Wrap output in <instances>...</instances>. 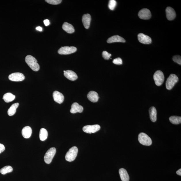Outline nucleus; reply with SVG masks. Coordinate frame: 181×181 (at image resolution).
<instances>
[{"instance_id":"39448f33","label":"nucleus","mask_w":181,"mask_h":181,"mask_svg":"<svg viewBox=\"0 0 181 181\" xmlns=\"http://www.w3.org/2000/svg\"><path fill=\"white\" fill-rule=\"evenodd\" d=\"M56 149L54 147L50 148L46 152L44 157V161L46 164H49L56 154Z\"/></svg>"},{"instance_id":"2eb2a0df","label":"nucleus","mask_w":181,"mask_h":181,"mask_svg":"<svg viewBox=\"0 0 181 181\" xmlns=\"http://www.w3.org/2000/svg\"><path fill=\"white\" fill-rule=\"evenodd\" d=\"M83 107L78 103H73L71 106L70 112L71 113L74 114L77 113H82L83 111Z\"/></svg>"},{"instance_id":"f8f14e48","label":"nucleus","mask_w":181,"mask_h":181,"mask_svg":"<svg viewBox=\"0 0 181 181\" xmlns=\"http://www.w3.org/2000/svg\"><path fill=\"white\" fill-rule=\"evenodd\" d=\"M167 18L169 21L174 20L176 17V14L174 9L170 7H168L166 9Z\"/></svg>"},{"instance_id":"7ed1b4c3","label":"nucleus","mask_w":181,"mask_h":181,"mask_svg":"<svg viewBox=\"0 0 181 181\" xmlns=\"http://www.w3.org/2000/svg\"><path fill=\"white\" fill-rule=\"evenodd\" d=\"M178 77L175 74H171L167 79L166 83V89L170 90L173 88L174 85L178 82Z\"/></svg>"},{"instance_id":"b1692460","label":"nucleus","mask_w":181,"mask_h":181,"mask_svg":"<svg viewBox=\"0 0 181 181\" xmlns=\"http://www.w3.org/2000/svg\"><path fill=\"white\" fill-rule=\"evenodd\" d=\"M19 103H15L12 105L8 110L7 113L8 115L10 116H12L15 114L16 113V109L19 106Z\"/></svg>"},{"instance_id":"473e14b6","label":"nucleus","mask_w":181,"mask_h":181,"mask_svg":"<svg viewBox=\"0 0 181 181\" xmlns=\"http://www.w3.org/2000/svg\"><path fill=\"white\" fill-rule=\"evenodd\" d=\"M5 146L3 144H0V154L5 151Z\"/></svg>"},{"instance_id":"dca6fc26","label":"nucleus","mask_w":181,"mask_h":181,"mask_svg":"<svg viewBox=\"0 0 181 181\" xmlns=\"http://www.w3.org/2000/svg\"><path fill=\"white\" fill-rule=\"evenodd\" d=\"M82 21L85 28L86 29H88L90 27L91 21V16L90 14H85L83 15Z\"/></svg>"},{"instance_id":"f704fd0d","label":"nucleus","mask_w":181,"mask_h":181,"mask_svg":"<svg viewBox=\"0 0 181 181\" xmlns=\"http://www.w3.org/2000/svg\"><path fill=\"white\" fill-rule=\"evenodd\" d=\"M176 174L178 175L179 176H181V169H180L177 171L176 172Z\"/></svg>"},{"instance_id":"7c9ffc66","label":"nucleus","mask_w":181,"mask_h":181,"mask_svg":"<svg viewBox=\"0 0 181 181\" xmlns=\"http://www.w3.org/2000/svg\"><path fill=\"white\" fill-rule=\"evenodd\" d=\"M102 55L103 57L105 60H108L110 58L111 54L108 53L106 51H104L102 52Z\"/></svg>"},{"instance_id":"6ab92c4d","label":"nucleus","mask_w":181,"mask_h":181,"mask_svg":"<svg viewBox=\"0 0 181 181\" xmlns=\"http://www.w3.org/2000/svg\"><path fill=\"white\" fill-rule=\"evenodd\" d=\"M117 42L124 43L125 42V40L123 38L118 35L112 36L107 40V42L109 43Z\"/></svg>"},{"instance_id":"393cba45","label":"nucleus","mask_w":181,"mask_h":181,"mask_svg":"<svg viewBox=\"0 0 181 181\" xmlns=\"http://www.w3.org/2000/svg\"><path fill=\"white\" fill-rule=\"evenodd\" d=\"M48 136V132L46 129L44 128L41 129L39 133V138L41 141H45L47 139Z\"/></svg>"},{"instance_id":"9d476101","label":"nucleus","mask_w":181,"mask_h":181,"mask_svg":"<svg viewBox=\"0 0 181 181\" xmlns=\"http://www.w3.org/2000/svg\"><path fill=\"white\" fill-rule=\"evenodd\" d=\"M138 16L141 19L149 20L151 17V14L149 9H143L140 11L138 14Z\"/></svg>"},{"instance_id":"c9c22d12","label":"nucleus","mask_w":181,"mask_h":181,"mask_svg":"<svg viewBox=\"0 0 181 181\" xmlns=\"http://www.w3.org/2000/svg\"><path fill=\"white\" fill-rule=\"evenodd\" d=\"M36 29L39 31H42V28L41 27H36Z\"/></svg>"},{"instance_id":"9b49d317","label":"nucleus","mask_w":181,"mask_h":181,"mask_svg":"<svg viewBox=\"0 0 181 181\" xmlns=\"http://www.w3.org/2000/svg\"><path fill=\"white\" fill-rule=\"evenodd\" d=\"M138 40L140 42L144 44H150L151 43V38L143 33H140L138 35Z\"/></svg>"},{"instance_id":"a211bd4d","label":"nucleus","mask_w":181,"mask_h":181,"mask_svg":"<svg viewBox=\"0 0 181 181\" xmlns=\"http://www.w3.org/2000/svg\"><path fill=\"white\" fill-rule=\"evenodd\" d=\"M119 172L122 181H129V175L125 169L123 168L120 169Z\"/></svg>"},{"instance_id":"f03ea898","label":"nucleus","mask_w":181,"mask_h":181,"mask_svg":"<svg viewBox=\"0 0 181 181\" xmlns=\"http://www.w3.org/2000/svg\"><path fill=\"white\" fill-rule=\"evenodd\" d=\"M78 151V148L76 146L71 148L66 153L65 156L66 160L69 162L73 161L76 158Z\"/></svg>"},{"instance_id":"cd10ccee","label":"nucleus","mask_w":181,"mask_h":181,"mask_svg":"<svg viewBox=\"0 0 181 181\" xmlns=\"http://www.w3.org/2000/svg\"><path fill=\"white\" fill-rule=\"evenodd\" d=\"M117 4V2L115 0H110L109 1L108 4L109 9L111 10H113L116 6Z\"/></svg>"},{"instance_id":"1a4fd4ad","label":"nucleus","mask_w":181,"mask_h":181,"mask_svg":"<svg viewBox=\"0 0 181 181\" xmlns=\"http://www.w3.org/2000/svg\"><path fill=\"white\" fill-rule=\"evenodd\" d=\"M9 79L10 80L14 82H20L23 81L25 79V77L21 73H15L10 74Z\"/></svg>"},{"instance_id":"5701e85b","label":"nucleus","mask_w":181,"mask_h":181,"mask_svg":"<svg viewBox=\"0 0 181 181\" xmlns=\"http://www.w3.org/2000/svg\"><path fill=\"white\" fill-rule=\"evenodd\" d=\"M15 98V95L11 93H7L3 95V99L5 102L9 103L13 101Z\"/></svg>"},{"instance_id":"c85d7f7f","label":"nucleus","mask_w":181,"mask_h":181,"mask_svg":"<svg viewBox=\"0 0 181 181\" xmlns=\"http://www.w3.org/2000/svg\"><path fill=\"white\" fill-rule=\"evenodd\" d=\"M45 1L48 3L52 5H58L61 3V0H46Z\"/></svg>"},{"instance_id":"4be33fe9","label":"nucleus","mask_w":181,"mask_h":181,"mask_svg":"<svg viewBox=\"0 0 181 181\" xmlns=\"http://www.w3.org/2000/svg\"><path fill=\"white\" fill-rule=\"evenodd\" d=\"M150 119L152 121L155 122L157 120V110L155 107H150L149 110Z\"/></svg>"},{"instance_id":"f3484780","label":"nucleus","mask_w":181,"mask_h":181,"mask_svg":"<svg viewBox=\"0 0 181 181\" xmlns=\"http://www.w3.org/2000/svg\"><path fill=\"white\" fill-rule=\"evenodd\" d=\"M87 98L89 100L93 103L97 102L99 98L98 93L94 91L90 92L87 95Z\"/></svg>"},{"instance_id":"a878e982","label":"nucleus","mask_w":181,"mask_h":181,"mask_svg":"<svg viewBox=\"0 0 181 181\" xmlns=\"http://www.w3.org/2000/svg\"><path fill=\"white\" fill-rule=\"evenodd\" d=\"M169 121L172 123L174 125H178L181 123V117H180L173 116L169 119Z\"/></svg>"},{"instance_id":"6e6552de","label":"nucleus","mask_w":181,"mask_h":181,"mask_svg":"<svg viewBox=\"0 0 181 181\" xmlns=\"http://www.w3.org/2000/svg\"><path fill=\"white\" fill-rule=\"evenodd\" d=\"M100 129V126L98 125H87L84 126L83 128V131L88 134L95 133L98 131Z\"/></svg>"},{"instance_id":"423d86ee","label":"nucleus","mask_w":181,"mask_h":181,"mask_svg":"<svg viewBox=\"0 0 181 181\" xmlns=\"http://www.w3.org/2000/svg\"><path fill=\"white\" fill-rule=\"evenodd\" d=\"M153 78L157 86H159L163 83L164 80V76L163 73L161 71L158 70L154 73Z\"/></svg>"},{"instance_id":"20e7f679","label":"nucleus","mask_w":181,"mask_h":181,"mask_svg":"<svg viewBox=\"0 0 181 181\" xmlns=\"http://www.w3.org/2000/svg\"><path fill=\"white\" fill-rule=\"evenodd\" d=\"M138 140L140 144L145 146L151 145L152 143L151 138L147 134L144 133H141L139 134Z\"/></svg>"},{"instance_id":"aec40b11","label":"nucleus","mask_w":181,"mask_h":181,"mask_svg":"<svg viewBox=\"0 0 181 181\" xmlns=\"http://www.w3.org/2000/svg\"><path fill=\"white\" fill-rule=\"evenodd\" d=\"M22 135L26 139H28L31 136L32 134V129L29 126H26L22 130Z\"/></svg>"},{"instance_id":"4468645a","label":"nucleus","mask_w":181,"mask_h":181,"mask_svg":"<svg viewBox=\"0 0 181 181\" xmlns=\"http://www.w3.org/2000/svg\"><path fill=\"white\" fill-rule=\"evenodd\" d=\"M53 96L54 101L59 104L62 103L64 101V96L59 92L54 91L53 94Z\"/></svg>"},{"instance_id":"72a5a7b5","label":"nucleus","mask_w":181,"mask_h":181,"mask_svg":"<svg viewBox=\"0 0 181 181\" xmlns=\"http://www.w3.org/2000/svg\"><path fill=\"white\" fill-rule=\"evenodd\" d=\"M44 23L45 26H47L50 25V22L49 20L46 19L44 20Z\"/></svg>"},{"instance_id":"f257e3e1","label":"nucleus","mask_w":181,"mask_h":181,"mask_svg":"<svg viewBox=\"0 0 181 181\" xmlns=\"http://www.w3.org/2000/svg\"><path fill=\"white\" fill-rule=\"evenodd\" d=\"M25 62L35 72H37L40 69V66L36 59L31 55L26 56Z\"/></svg>"},{"instance_id":"0eeeda50","label":"nucleus","mask_w":181,"mask_h":181,"mask_svg":"<svg viewBox=\"0 0 181 181\" xmlns=\"http://www.w3.org/2000/svg\"><path fill=\"white\" fill-rule=\"evenodd\" d=\"M77 48L74 46L62 47L58 50V53L61 55L70 54L76 52Z\"/></svg>"},{"instance_id":"c756f323","label":"nucleus","mask_w":181,"mask_h":181,"mask_svg":"<svg viewBox=\"0 0 181 181\" xmlns=\"http://www.w3.org/2000/svg\"><path fill=\"white\" fill-rule=\"evenodd\" d=\"M172 59L174 62L177 63L179 64H181V57L180 56L178 55L174 56L173 57Z\"/></svg>"},{"instance_id":"2f4dec72","label":"nucleus","mask_w":181,"mask_h":181,"mask_svg":"<svg viewBox=\"0 0 181 181\" xmlns=\"http://www.w3.org/2000/svg\"><path fill=\"white\" fill-rule=\"evenodd\" d=\"M113 63L115 64L121 65L123 64V61L121 58H119L114 60Z\"/></svg>"},{"instance_id":"412c9836","label":"nucleus","mask_w":181,"mask_h":181,"mask_svg":"<svg viewBox=\"0 0 181 181\" xmlns=\"http://www.w3.org/2000/svg\"><path fill=\"white\" fill-rule=\"evenodd\" d=\"M62 28L65 31L69 34H72L75 32L74 27L71 24L65 22L62 25Z\"/></svg>"},{"instance_id":"ddd939ff","label":"nucleus","mask_w":181,"mask_h":181,"mask_svg":"<svg viewBox=\"0 0 181 181\" xmlns=\"http://www.w3.org/2000/svg\"><path fill=\"white\" fill-rule=\"evenodd\" d=\"M64 75L65 77L68 80L71 81H75L78 79V76L74 71L71 70L64 71Z\"/></svg>"},{"instance_id":"bb28decb","label":"nucleus","mask_w":181,"mask_h":181,"mask_svg":"<svg viewBox=\"0 0 181 181\" xmlns=\"http://www.w3.org/2000/svg\"><path fill=\"white\" fill-rule=\"evenodd\" d=\"M13 168L10 166H6L2 168L0 170V172L3 175L9 173L13 172Z\"/></svg>"}]
</instances>
